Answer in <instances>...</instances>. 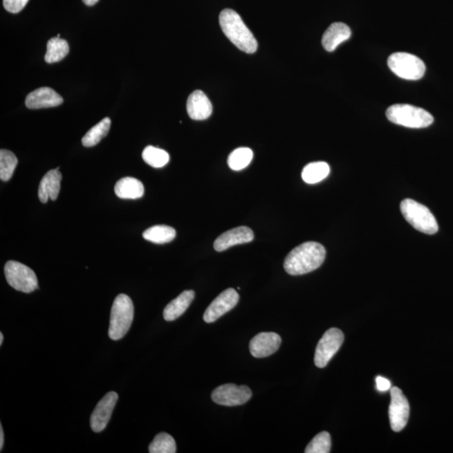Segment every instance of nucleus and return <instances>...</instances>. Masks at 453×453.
<instances>
[{
    "mask_svg": "<svg viewBox=\"0 0 453 453\" xmlns=\"http://www.w3.org/2000/svg\"><path fill=\"white\" fill-rule=\"evenodd\" d=\"M326 258L325 248L317 242H306L286 256L284 269L290 275H302L318 269Z\"/></svg>",
    "mask_w": 453,
    "mask_h": 453,
    "instance_id": "obj_1",
    "label": "nucleus"
},
{
    "mask_svg": "<svg viewBox=\"0 0 453 453\" xmlns=\"http://www.w3.org/2000/svg\"><path fill=\"white\" fill-rule=\"evenodd\" d=\"M219 24L224 35L237 48L248 54L257 50V41L237 12L223 10L219 15Z\"/></svg>",
    "mask_w": 453,
    "mask_h": 453,
    "instance_id": "obj_2",
    "label": "nucleus"
},
{
    "mask_svg": "<svg viewBox=\"0 0 453 453\" xmlns=\"http://www.w3.org/2000/svg\"><path fill=\"white\" fill-rule=\"evenodd\" d=\"M133 319V305L127 295H118L110 314L109 336L112 340L123 338L131 329Z\"/></svg>",
    "mask_w": 453,
    "mask_h": 453,
    "instance_id": "obj_3",
    "label": "nucleus"
},
{
    "mask_svg": "<svg viewBox=\"0 0 453 453\" xmlns=\"http://www.w3.org/2000/svg\"><path fill=\"white\" fill-rule=\"evenodd\" d=\"M386 117L392 123L412 129L427 128L434 118L423 109L409 104H394L386 111Z\"/></svg>",
    "mask_w": 453,
    "mask_h": 453,
    "instance_id": "obj_4",
    "label": "nucleus"
},
{
    "mask_svg": "<svg viewBox=\"0 0 453 453\" xmlns=\"http://www.w3.org/2000/svg\"><path fill=\"white\" fill-rule=\"evenodd\" d=\"M401 214L411 225L425 234L438 232V223L432 212L424 205L412 199H405L400 203Z\"/></svg>",
    "mask_w": 453,
    "mask_h": 453,
    "instance_id": "obj_5",
    "label": "nucleus"
},
{
    "mask_svg": "<svg viewBox=\"0 0 453 453\" xmlns=\"http://www.w3.org/2000/svg\"><path fill=\"white\" fill-rule=\"evenodd\" d=\"M389 69L398 77L407 80H419L425 72L424 62L415 55L396 53L388 59Z\"/></svg>",
    "mask_w": 453,
    "mask_h": 453,
    "instance_id": "obj_6",
    "label": "nucleus"
},
{
    "mask_svg": "<svg viewBox=\"0 0 453 453\" xmlns=\"http://www.w3.org/2000/svg\"><path fill=\"white\" fill-rule=\"evenodd\" d=\"M7 282L14 289L24 293H30L38 288L37 275L30 267L10 261L5 266Z\"/></svg>",
    "mask_w": 453,
    "mask_h": 453,
    "instance_id": "obj_7",
    "label": "nucleus"
},
{
    "mask_svg": "<svg viewBox=\"0 0 453 453\" xmlns=\"http://www.w3.org/2000/svg\"><path fill=\"white\" fill-rule=\"evenodd\" d=\"M344 336L338 329H330L323 335L315 352L314 362L317 368H325L344 342Z\"/></svg>",
    "mask_w": 453,
    "mask_h": 453,
    "instance_id": "obj_8",
    "label": "nucleus"
},
{
    "mask_svg": "<svg viewBox=\"0 0 453 453\" xmlns=\"http://www.w3.org/2000/svg\"><path fill=\"white\" fill-rule=\"evenodd\" d=\"M251 397L252 391L248 386L234 384L219 386L212 394V400L216 404L225 407H237L246 404Z\"/></svg>",
    "mask_w": 453,
    "mask_h": 453,
    "instance_id": "obj_9",
    "label": "nucleus"
},
{
    "mask_svg": "<svg viewBox=\"0 0 453 453\" xmlns=\"http://www.w3.org/2000/svg\"><path fill=\"white\" fill-rule=\"evenodd\" d=\"M391 401L389 405V421L394 432L403 431L407 425L409 416V405L407 397L398 387L391 389Z\"/></svg>",
    "mask_w": 453,
    "mask_h": 453,
    "instance_id": "obj_10",
    "label": "nucleus"
},
{
    "mask_svg": "<svg viewBox=\"0 0 453 453\" xmlns=\"http://www.w3.org/2000/svg\"><path fill=\"white\" fill-rule=\"evenodd\" d=\"M239 301V295L234 289L228 288L212 301L203 315V320L207 323L214 322L224 314L234 309Z\"/></svg>",
    "mask_w": 453,
    "mask_h": 453,
    "instance_id": "obj_11",
    "label": "nucleus"
},
{
    "mask_svg": "<svg viewBox=\"0 0 453 453\" xmlns=\"http://www.w3.org/2000/svg\"><path fill=\"white\" fill-rule=\"evenodd\" d=\"M118 399H119L118 394L111 391L98 403L90 419L91 428L94 432H102L107 427Z\"/></svg>",
    "mask_w": 453,
    "mask_h": 453,
    "instance_id": "obj_12",
    "label": "nucleus"
},
{
    "mask_svg": "<svg viewBox=\"0 0 453 453\" xmlns=\"http://www.w3.org/2000/svg\"><path fill=\"white\" fill-rule=\"evenodd\" d=\"M281 344V338L275 333H261L250 342V351L255 358H266L277 351Z\"/></svg>",
    "mask_w": 453,
    "mask_h": 453,
    "instance_id": "obj_13",
    "label": "nucleus"
},
{
    "mask_svg": "<svg viewBox=\"0 0 453 453\" xmlns=\"http://www.w3.org/2000/svg\"><path fill=\"white\" fill-rule=\"evenodd\" d=\"M254 238V232L250 228L238 227L223 232L215 240L214 246L216 251L222 252L238 244L250 243Z\"/></svg>",
    "mask_w": 453,
    "mask_h": 453,
    "instance_id": "obj_14",
    "label": "nucleus"
},
{
    "mask_svg": "<svg viewBox=\"0 0 453 453\" xmlns=\"http://www.w3.org/2000/svg\"><path fill=\"white\" fill-rule=\"evenodd\" d=\"M62 102V97L56 91L47 86L35 89L26 98V107L30 109L57 107Z\"/></svg>",
    "mask_w": 453,
    "mask_h": 453,
    "instance_id": "obj_15",
    "label": "nucleus"
},
{
    "mask_svg": "<svg viewBox=\"0 0 453 453\" xmlns=\"http://www.w3.org/2000/svg\"><path fill=\"white\" fill-rule=\"evenodd\" d=\"M187 110L192 120H204L211 116L212 105L203 91L196 90L188 98Z\"/></svg>",
    "mask_w": 453,
    "mask_h": 453,
    "instance_id": "obj_16",
    "label": "nucleus"
},
{
    "mask_svg": "<svg viewBox=\"0 0 453 453\" xmlns=\"http://www.w3.org/2000/svg\"><path fill=\"white\" fill-rule=\"evenodd\" d=\"M62 178L59 167L49 171L43 176L38 190L39 199L42 203H47L50 198L57 200L60 192Z\"/></svg>",
    "mask_w": 453,
    "mask_h": 453,
    "instance_id": "obj_17",
    "label": "nucleus"
},
{
    "mask_svg": "<svg viewBox=\"0 0 453 453\" xmlns=\"http://www.w3.org/2000/svg\"><path fill=\"white\" fill-rule=\"evenodd\" d=\"M351 34V30L346 24L333 23L323 35L322 44L326 50L333 51L342 42L349 40Z\"/></svg>",
    "mask_w": 453,
    "mask_h": 453,
    "instance_id": "obj_18",
    "label": "nucleus"
},
{
    "mask_svg": "<svg viewBox=\"0 0 453 453\" xmlns=\"http://www.w3.org/2000/svg\"><path fill=\"white\" fill-rule=\"evenodd\" d=\"M195 293L193 290H185L174 300L172 301L165 307L163 317L165 321L172 322L176 320L186 312L194 300Z\"/></svg>",
    "mask_w": 453,
    "mask_h": 453,
    "instance_id": "obj_19",
    "label": "nucleus"
},
{
    "mask_svg": "<svg viewBox=\"0 0 453 453\" xmlns=\"http://www.w3.org/2000/svg\"><path fill=\"white\" fill-rule=\"evenodd\" d=\"M114 192L121 199H139L144 196L145 187L140 181L124 177L115 184Z\"/></svg>",
    "mask_w": 453,
    "mask_h": 453,
    "instance_id": "obj_20",
    "label": "nucleus"
},
{
    "mask_svg": "<svg viewBox=\"0 0 453 453\" xmlns=\"http://www.w3.org/2000/svg\"><path fill=\"white\" fill-rule=\"evenodd\" d=\"M68 53L69 45L68 41L58 37L51 38L47 42L45 61L49 64L58 62L64 59Z\"/></svg>",
    "mask_w": 453,
    "mask_h": 453,
    "instance_id": "obj_21",
    "label": "nucleus"
},
{
    "mask_svg": "<svg viewBox=\"0 0 453 453\" xmlns=\"http://www.w3.org/2000/svg\"><path fill=\"white\" fill-rule=\"evenodd\" d=\"M330 173L328 163L319 161L306 165L303 169L302 177L306 183L316 184L326 178Z\"/></svg>",
    "mask_w": 453,
    "mask_h": 453,
    "instance_id": "obj_22",
    "label": "nucleus"
},
{
    "mask_svg": "<svg viewBox=\"0 0 453 453\" xmlns=\"http://www.w3.org/2000/svg\"><path fill=\"white\" fill-rule=\"evenodd\" d=\"M174 228L167 225H156L148 228L143 232V237L147 241L154 243H167L176 238Z\"/></svg>",
    "mask_w": 453,
    "mask_h": 453,
    "instance_id": "obj_23",
    "label": "nucleus"
},
{
    "mask_svg": "<svg viewBox=\"0 0 453 453\" xmlns=\"http://www.w3.org/2000/svg\"><path fill=\"white\" fill-rule=\"evenodd\" d=\"M111 126V120L109 118H104L100 123L94 125L93 127L86 133L82 139V143L85 147H93L100 143L102 138L107 136Z\"/></svg>",
    "mask_w": 453,
    "mask_h": 453,
    "instance_id": "obj_24",
    "label": "nucleus"
},
{
    "mask_svg": "<svg viewBox=\"0 0 453 453\" xmlns=\"http://www.w3.org/2000/svg\"><path fill=\"white\" fill-rule=\"evenodd\" d=\"M254 153L246 147L236 149L228 156V164L232 170L238 172L246 168L253 160Z\"/></svg>",
    "mask_w": 453,
    "mask_h": 453,
    "instance_id": "obj_25",
    "label": "nucleus"
},
{
    "mask_svg": "<svg viewBox=\"0 0 453 453\" xmlns=\"http://www.w3.org/2000/svg\"><path fill=\"white\" fill-rule=\"evenodd\" d=\"M142 157L145 163L154 168H161L165 167L170 160L169 154L160 148L149 145L142 153Z\"/></svg>",
    "mask_w": 453,
    "mask_h": 453,
    "instance_id": "obj_26",
    "label": "nucleus"
},
{
    "mask_svg": "<svg viewBox=\"0 0 453 453\" xmlns=\"http://www.w3.org/2000/svg\"><path fill=\"white\" fill-rule=\"evenodd\" d=\"M18 164L17 157L13 152L1 149L0 151V179L8 181L11 179Z\"/></svg>",
    "mask_w": 453,
    "mask_h": 453,
    "instance_id": "obj_27",
    "label": "nucleus"
},
{
    "mask_svg": "<svg viewBox=\"0 0 453 453\" xmlns=\"http://www.w3.org/2000/svg\"><path fill=\"white\" fill-rule=\"evenodd\" d=\"M149 452L151 453H175L176 444L174 438L165 432L156 435L153 442L149 444Z\"/></svg>",
    "mask_w": 453,
    "mask_h": 453,
    "instance_id": "obj_28",
    "label": "nucleus"
},
{
    "mask_svg": "<svg viewBox=\"0 0 453 453\" xmlns=\"http://www.w3.org/2000/svg\"><path fill=\"white\" fill-rule=\"evenodd\" d=\"M332 446V441L329 432L319 433L306 447V453H329Z\"/></svg>",
    "mask_w": 453,
    "mask_h": 453,
    "instance_id": "obj_29",
    "label": "nucleus"
},
{
    "mask_svg": "<svg viewBox=\"0 0 453 453\" xmlns=\"http://www.w3.org/2000/svg\"><path fill=\"white\" fill-rule=\"evenodd\" d=\"M28 2L29 0H3L5 9L13 14L21 12Z\"/></svg>",
    "mask_w": 453,
    "mask_h": 453,
    "instance_id": "obj_30",
    "label": "nucleus"
},
{
    "mask_svg": "<svg viewBox=\"0 0 453 453\" xmlns=\"http://www.w3.org/2000/svg\"><path fill=\"white\" fill-rule=\"evenodd\" d=\"M376 387L378 391L381 392L388 391L389 389H391V383L387 379L382 376H378L376 378Z\"/></svg>",
    "mask_w": 453,
    "mask_h": 453,
    "instance_id": "obj_31",
    "label": "nucleus"
},
{
    "mask_svg": "<svg viewBox=\"0 0 453 453\" xmlns=\"http://www.w3.org/2000/svg\"><path fill=\"white\" fill-rule=\"evenodd\" d=\"M3 430L2 425H0V450H2L3 447V442H5V437H3Z\"/></svg>",
    "mask_w": 453,
    "mask_h": 453,
    "instance_id": "obj_32",
    "label": "nucleus"
},
{
    "mask_svg": "<svg viewBox=\"0 0 453 453\" xmlns=\"http://www.w3.org/2000/svg\"><path fill=\"white\" fill-rule=\"evenodd\" d=\"M98 1H100V0H82V2H84L85 5L88 6H93L96 5Z\"/></svg>",
    "mask_w": 453,
    "mask_h": 453,
    "instance_id": "obj_33",
    "label": "nucleus"
},
{
    "mask_svg": "<svg viewBox=\"0 0 453 453\" xmlns=\"http://www.w3.org/2000/svg\"><path fill=\"white\" fill-rule=\"evenodd\" d=\"M3 335L2 333H0V345L3 344Z\"/></svg>",
    "mask_w": 453,
    "mask_h": 453,
    "instance_id": "obj_34",
    "label": "nucleus"
}]
</instances>
